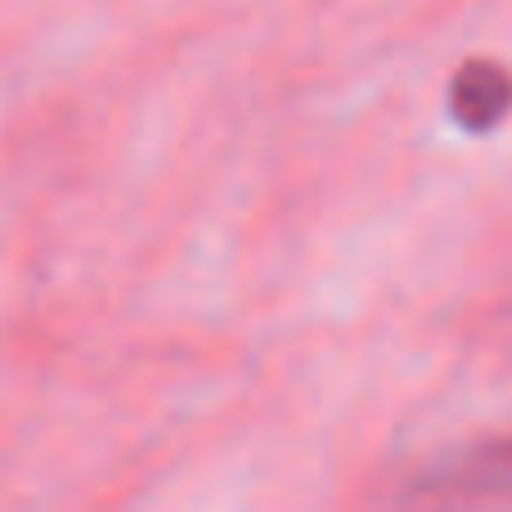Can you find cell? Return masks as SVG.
<instances>
[{"mask_svg":"<svg viewBox=\"0 0 512 512\" xmlns=\"http://www.w3.org/2000/svg\"><path fill=\"white\" fill-rule=\"evenodd\" d=\"M418 495H432V499H512V436L472 445V450L436 463V468L418 481Z\"/></svg>","mask_w":512,"mask_h":512,"instance_id":"1","label":"cell"},{"mask_svg":"<svg viewBox=\"0 0 512 512\" xmlns=\"http://www.w3.org/2000/svg\"><path fill=\"white\" fill-rule=\"evenodd\" d=\"M512 113V72L495 59H468L450 77V117L472 135L495 131Z\"/></svg>","mask_w":512,"mask_h":512,"instance_id":"2","label":"cell"}]
</instances>
